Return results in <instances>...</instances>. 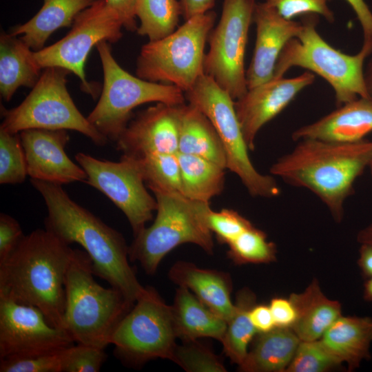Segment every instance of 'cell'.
<instances>
[{"label":"cell","instance_id":"6da1fadb","mask_svg":"<svg viewBox=\"0 0 372 372\" xmlns=\"http://www.w3.org/2000/svg\"><path fill=\"white\" fill-rule=\"evenodd\" d=\"M30 183L47 207L45 229L68 245H80L92 260L94 275L135 302L146 287L130 265L123 236L74 201L61 185L31 178Z\"/></svg>","mask_w":372,"mask_h":372},{"label":"cell","instance_id":"7a4b0ae2","mask_svg":"<svg viewBox=\"0 0 372 372\" xmlns=\"http://www.w3.org/2000/svg\"><path fill=\"white\" fill-rule=\"evenodd\" d=\"M74 251L46 229L24 236L0 262V298L35 307L63 329L65 280Z\"/></svg>","mask_w":372,"mask_h":372},{"label":"cell","instance_id":"3957f363","mask_svg":"<svg viewBox=\"0 0 372 372\" xmlns=\"http://www.w3.org/2000/svg\"><path fill=\"white\" fill-rule=\"evenodd\" d=\"M372 141L337 143L315 138L297 141L289 152L272 164L270 174L285 183L309 189L340 223L344 205L352 195L355 180L368 167Z\"/></svg>","mask_w":372,"mask_h":372},{"label":"cell","instance_id":"277c9868","mask_svg":"<svg viewBox=\"0 0 372 372\" xmlns=\"http://www.w3.org/2000/svg\"><path fill=\"white\" fill-rule=\"evenodd\" d=\"M94 276L87 254L75 249L65 280L63 329L76 344L105 349L135 302L114 287H102Z\"/></svg>","mask_w":372,"mask_h":372},{"label":"cell","instance_id":"5b68a950","mask_svg":"<svg viewBox=\"0 0 372 372\" xmlns=\"http://www.w3.org/2000/svg\"><path fill=\"white\" fill-rule=\"evenodd\" d=\"M156 216L129 247V259L138 262L145 272L154 275L164 257L184 243L198 245L213 254L212 232L206 216L209 203L191 200L178 192H154Z\"/></svg>","mask_w":372,"mask_h":372},{"label":"cell","instance_id":"8992f818","mask_svg":"<svg viewBox=\"0 0 372 372\" xmlns=\"http://www.w3.org/2000/svg\"><path fill=\"white\" fill-rule=\"evenodd\" d=\"M317 14L304 15L302 30L289 40L278 59L273 79L283 77L292 67H300L327 81L335 93L337 107L358 97H369L364 83V61L372 53V41H363L355 54L329 45L316 30Z\"/></svg>","mask_w":372,"mask_h":372},{"label":"cell","instance_id":"52a82bcc","mask_svg":"<svg viewBox=\"0 0 372 372\" xmlns=\"http://www.w3.org/2000/svg\"><path fill=\"white\" fill-rule=\"evenodd\" d=\"M103 72V85L97 104L87 116L89 121L108 140L116 141L132 118L133 110L147 103L171 105L185 103V92L171 85L154 83L133 76L116 62L110 43L96 45Z\"/></svg>","mask_w":372,"mask_h":372},{"label":"cell","instance_id":"ba28073f","mask_svg":"<svg viewBox=\"0 0 372 372\" xmlns=\"http://www.w3.org/2000/svg\"><path fill=\"white\" fill-rule=\"evenodd\" d=\"M216 18L213 10L196 15L168 36L144 44L136 60V76L189 90L204 74L205 44Z\"/></svg>","mask_w":372,"mask_h":372},{"label":"cell","instance_id":"9c48e42d","mask_svg":"<svg viewBox=\"0 0 372 372\" xmlns=\"http://www.w3.org/2000/svg\"><path fill=\"white\" fill-rule=\"evenodd\" d=\"M70 72L60 67L43 69L38 81L17 107H1L0 128L11 133L28 129L74 130L89 138L95 145L104 146L108 138L79 110L66 83Z\"/></svg>","mask_w":372,"mask_h":372},{"label":"cell","instance_id":"30bf717a","mask_svg":"<svg viewBox=\"0 0 372 372\" xmlns=\"http://www.w3.org/2000/svg\"><path fill=\"white\" fill-rule=\"evenodd\" d=\"M186 101L202 111L214 126L223 145L226 167L236 174L253 197L275 198L281 190L273 176L254 167L238 119L234 100L205 73L185 92Z\"/></svg>","mask_w":372,"mask_h":372},{"label":"cell","instance_id":"8fae6325","mask_svg":"<svg viewBox=\"0 0 372 372\" xmlns=\"http://www.w3.org/2000/svg\"><path fill=\"white\" fill-rule=\"evenodd\" d=\"M176 339L171 305L146 287L117 326L111 344L118 359L136 367L157 358L171 360Z\"/></svg>","mask_w":372,"mask_h":372},{"label":"cell","instance_id":"7c38bea8","mask_svg":"<svg viewBox=\"0 0 372 372\" xmlns=\"http://www.w3.org/2000/svg\"><path fill=\"white\" fill-rule=\"evenodd\" d=\"M123 23L106 0H96L74 19L70 31L61 39L34 52L43 70L60 67L74 73L81 80V90L95 99L99 90L87 81L85 65L93 47L102 41L116 43L123 36Z\"/></svg>","mask_w":372,"mask_h":372},{"label":"cell","instance_id":"4fadbf2b","mask_svg":"<svg viewBox=\"0 0 372 372\" xmlns=\"http://www.w3.org/2000/svg\"><path fill=\"white\" fill-rule=\"evenodd\" d=\"M255 0H223L220 21L210 32L204 73L234 100L248 90L245 54Z\"/></svg>","mask_w":372,"mask_h":372},{"label":"cell","instance_id":"5bb4252c","mask_svg":"<svg viewBox=\"0 0 372 372\" xmlns=\"http://www.w3.org/2000/svg\"><path fill=\"white\" fill-rule=\"evenodd\" d=\"M75 159L87 176L85 183L104 194L123 211L134 236L143 230L157 203L147 192L134 161L125 155L119 162L100 160L83 152L76 154Z\"/></svg>","mask_w":372,"mask_h":372},{"label":"cell","instance_id":"9a60e30c","mask_svg":"<svg viewBox=\"0 0 372 372\" xmlns=\"http://www.w3.org/2000/svg\"><path fill=\"white\" fill-rule=\"evenodd\" d=\"M74 343L38 308L0 298V360L54 354Z\"/></svg>","mask_w":372,"mask_h":372},{"label":"cell","instance_id":"2e32d148","mask_svg":"<svg viewBox=\"0 0 372 372\" xmlns=\"http://www.w3.org/2000/svg\"><path fill=\"white\" fill-rule=\"evenodd\" d=\"M315 74L306 71L293 78H276L248 89L234 101V107L249 150L255 148L260 130L279 114L296 95L315 81Z\"/></svg>","mask_w":372,"mask_h":372},{"label":"cell","instance_id":"e0dca14e","mask_svg":"<svg viewBox=\"0 0 372 372\" xmlns=\"http://www.w3.org/2000/svg\"><path fill=\"white\" fill-rule=\"evenodd\" d=\"M31 179L59 185L84 182L87 176L66 154L68 130L28 129L19 132Z\"/></svg>","mask_w":372,"mask_h":372},{"label":"cell","instance_id":"ac0fdd59","mask_svg":"<svg viewBox=\"0 0 372 372\" xmlns=\"http://www.w3.org/2000/svg\"><path fill=\"white\" fill-rule=\"evenodd\" d=\"M116 143L123 154L139 157L178 152V105L156 103L138 112Z\"/></svg>","mask_w":372,"mask_h":372},{"label":"cell","instance_id":"d6986e66","mask_svg":"<svg viewBox=\"0 0 372 372\" xmlns=\"http://www.w3.org/2000/svg\"><path fill=\"white\" fill-rule=\"evenodd\" d=\"M253 21L256 27L254 54L246 71L248 89L273 79L278 59L286 43L297 38L302 22L288 20L266 2L256 3Z\"/></svg>","mask_w":372,"mask_h":372},{"label":"cell","instance_id":"ffe728a7","mask_svg":"<svg viewBox=\"0 0 372 372\" xmlns=\"http://www.w3.org/2000/svg\"><path fill=\"white\" fill-rule=\"evenodd\" d=\"M372 132V99L358 97L338 107L318 121L303 125L291 134L298 141L315 138L337 143H354Z\"/></svg>","mask_w":372,"mask_h":372},{"label":"cell","instance_id":"44dd1931","mask_svg":"<svg viewBox=\"0 0 372 372\" xmlns=\"http://www.w3.org/2000/svg\"><path fill=\"white\" fill-rule=\"evenodd\" d=\"M168 277L178 287L188 289L216 314L227 321L234 311L232 282L225 271L203 269L186 261H177Z\"/></svg>","mask_w":372,"mask_h":372},{"label":"cell","instance_id":"7402d4cb","mask_svg":"<svg viewBox=\"0 0 372 372\" xmlns=\"http://www.w3.org/2000/svg\"><path fill=\"white\" fill-rule=\"evenodd\" d=\"M324 347L347 369H358L362 361L371 358L372 318L343 316L338 318L320 339Z\"/></svg>","mask_w":372,"mask_h":372},{"label":"cell","instance_id":"603a6c76","mask_svg":"<svg viewBox=\"0 0 372 372\" xmlns=\"http://www.w3.org/2000/svg\"><path fill=\"white\" fill-rule=\"evenodd\" d=\"M178 152L202 157L227 169L225 152L214 126L189 103L178 105Z\"/></svg>","mask_w":372,"mask_h":372},{"label":"cell","instance_id":"cb8c5ba5","mask_svg":"<svg viewBox=\"0 0 372 372\" xmlns=\"http://www.w3.org/2000/svg\"><path fill=\"white\" fill-rule=\"evenodd\" d=\"M177 338L182 341L211 338L221 342L227 321L203 304L188 289L178 287L171 305Z\"/></svg>","mask_w":372,"mask_h":372},{"label":"cell","instance_id":"d4e9b609","mask_svg":"<svg viewBox=\"0 0 372 372\" xmlns=\"http://www.w3.org/2000/svg\"><path fill=\"white\" fill-rule=\"evenodd\" d=\"M42 69L33 51L20 37L2 32L0 37V93L9 101L21 87L32 88Z\"/></svg>","mask_w":372,"mask_h":372},{"label":"cell","instance_id":"484cf974","mask_svg":"<svg viewBox=\"0 0 372 372\" xmlns=\"http://www.w3.org/2000/svg\"><path fill=\"white\" fill-rule=\"evenodd\" d=\"M289 298L298 314L291 329L300 341L320 339L342 316L340 302L327 297L317 280H313L303 292L292 293Z\"/></svg>","mask_w":372,"mask_h":372},{"label":"cell","instance_id":"4316f807","mask_svg":"<svg viewBox=\"0 0 372 372\" xmlns=\"http://www.w3.org/2000/svg\"><path fill=\"white\" fill-rule=\"evenodd\" d=\"M96 1L43 0L42 7L34 17L12 28L9 33L19 36L33 51H39L53 32L70 27L76 17Z\"/></svg>","mask_w":372,"mask_h":372},{"label":"cell","instance_id":"83f0119b","mask_svg":"<svg viewBox=\"0 0 372 372\" xmlns=\"http://www.w3.org/2000/svg\"><path fill=\"white\" fill-rule=\"evenodd\" d=\"M300 342L290 328L276 327L258 333L238 369L244 372H285Z\"/></svg>","mask_w":372,"mask_h":372},{"label":"cell","instance_id":"f1b7e54d","mask_svg":"<svg viewBox=\"0 0 372 372\" xmlns=\"http://www.w3.org/2000/svg\"><path fill=\"white\" fill-rule=\"evenodd\" d=\"M177 156L181 194L193 200L209 203L223 192L225 168L198 156L178 152Z\"/></svg>","mask_w":372,"mask_h":372},{"label":"cell","instance_id":"f546056e","mask_svg":"<svg viewBox=\"0 0 372 372\" xmlns=\"http://www.w3.org/2000/svg\"><path fill=\"white\" fill-rule=\"evenodd\" d=\"M256 302V296L249 288L238 291L234 313L227 321L226 330L220 342L226 356L238 366L244 362L249 344L258 333L249 318V311Z\"/></svg>","mask_w":372,"mask_h":372},{"label":"cell","instance_id":"4dcf8cb0","mask_svg":"<svg viewBox=\"0 0 372 372\" xmlns=\"http://www.w3.org/2000/svg\"><path fill=\"white\" fill-rule=\"evenodd\" d=\"M135 14L140 21L138 34L154 41L176 30L183 8L178 0H138Z\"/></svg>","mask_w":372,"mask_h":372},{"label":"cell","instance_id":"1f68e13d","mask_svg":"<svg viewBox=\"0 0 372 372\" xmlns=\"http://www.w3.org/2000/svg\"><path fill=\"white\" fill-rule=\"evenodd\" d=\"M128 157L134 161L145 185L152 192L180 193V169L177 154Z\"/></svg>","mask_w":372,"mask_h":372},{"label":"cell","instance_id":"d6a6232c","mask_svg":"<svg viewBox=\"0 0 372 372\" xmlns=\"http://www.w3.org/2000/svg\"><path fill=\"white\" fill-rule=\"evenodd\" d=\"M227 254L237 265L269 263L276 258V247L254 225L229 242Z\"/></svg>","mask_w":372,"mask_h":372},{"label":"cell","instance_id":"836d02e7","mask_svg":"<svg viewBox=\"0 0 372 372\" xmlns=\"http://www.w3.org/2000/svg\"><path fill=\"white\" fill-rule=\"evenodd\" d=\"M27 176L26 159L19 133L0 128V183H21Z\"/></svg>","mask_w":372,"mask_h":372},{"label":"cell","instance_id":"e575fe53","mask_svg":"<svg viewBox=\"0 0 372 372\" xmlns=\"http://www.w3.org/2000/svg\"><path fill=\"white\" fill-rule=\"evenodd\" d=\"M172 361L187 372H226L218 355L197 340L176 344Z\"/></svg>","mask_w":372,"mask_h":372},{"label":"cell","instance_id":"d590c367","mask_svg":"<svg viewBox=\"0 0 372 372\" xmlns=\"http://www.w3.org/2000/svg\"><path fill=\"white\" fill-rule=\"evenodd\" d=\"M341 364L320 339L300 341L285 372H324Z\"/></svg>","mask_w":372,"mask_h":372},{"label":"cell","instance_id":"8d00e7d4","mask_svg":"<svg viewBox=\"0 0 372 372\" xmlns=\"http://www.w3.org/2000/svg\"><path fill=\"white\" fill-rule=\"evenodd\" d=\"M107 358L104 349L73 344L61 351V372H98Z\"/></svg>","mask_w":372,"mask_h":372},{"label":"cell","instance_id":"74e56055","mask_svg":"<svg viewBox=\"0 0 372 372\" xmlns=\"http://www.w3.org/2000/svg\"><path fill=\"white\" fill-rule=\"evenodd\" d=\"M206 220L208 227L216 235L217 240L227 245L253 226L249 220L237 211L229 209L215 211L209 207Z\"/></svg>","mask_w":372,"mask_h":372},{"label":"cell","instance_id":"f35d334b","mask_svg":"<svg viewBox=\"0 0 372 372\" xmlns=\"http://www.w3.org/2000/svg\"><path fill=\"white\" fill-rule=\"evenodd\" d=\"M331 0H266V3L275 8L278 12L288 20L298 16L319 14L327 21L335 20L333 11L328 2Z\"/></svg>","mask_w":372,"mask_h":372},{"label":"cell","instance_id":"ab89813d","mask_svg":"<svg viewBox=\"0 0 372 372\" xmlns=\"http://www.w3.org/2000/svg\"><path fill=\"white\" fill-rule=\"evenodd\" d=\"M0 372H61V351L35 357L0 360Z\"/></svg>","mask_w":372,"mask_h":372},{"label":"cell","instance_id":"60d3db41","mask_svg":"<svg viewBox=\"0 0 372 372\" xmlns=\"http://www.w3.org/2000/svg\"><path fill=\"white\" fill-rule=\"evenodd\" d=\"M24 235L19 222L11 216L0 214V262L16 249Z\"/></svg>","mask_w":372,"mask_h":372},{"label":"cell","instance_id":"b9f144b4","mask_svg":"<svg viewBox=\"0 0 372 372\" xmlns=\"http://www.w3.org/2000/svg\"><path fill=\"white\" fill-rule=\"evenodd\" d=\"M269 306L276 327L292 328L296 321L298 314L296 308L290 298H273Z\"/></svg>","mask_w":372,"mask_h":372},{"label":"cell","instance_id":"7bdbcfd3","mask_svg":"<svg viewBox=\"0 0 372 372\" xmlns=\"http://www.w3.org/2000/svg\"><path fill=\"white\" fill-rule=\"evenodd\" d=\"M138 0H106L108 6L120 17L123 28L134 32L137 30L136 21V6Z\"/></svg>","mask_w":372,"mask_h":372},{"label":"cell","instance_id":"ee69618b","mask_svg":"<svg viewBox=\"0 0 372 372\" xmlns=\"http://www.w3.org/2000/svg\"><path fill=\"white\" fill-rule=\"evenodd\" d=\"M249 318L258 333H266L276 327L269 305L256 304L249 311Z\"/></svg>","mask_w":372,"mask_h":372},{"label":"cell","instance_id":"f6af8a7d","mask_svg":"<svg viewBox=\"0 0 372 372\" xmlns=\"http://www.w3.org/2000/svg\"><path fill=\"white\" fill-rule=\"evenodd\" d=\"M354 11L363 32L364 41H372V12L364 0H345Z\"/></svg>","mask_w":372,"mask_h":372},{"label":"cell","instance_id":"bcb514c9","mask_svg":"<svg viewBox=\"0 0 372 372\" xmlns=\"http://www.w3.org/2000/svg\"><path fill=\"white\" fill-rule=\"evenodd\" d=\"M216 0H180L185 20L211 10Z\"/></svg>","mask_w":372,"mask_h":372},{"label":"cell","instance_id":"7dc6e473","mask_svg":"<svg viewBox=\"0 0 372 372\" xmlns=\"http://www.w3.org/2000/svg\"><path fill=\"white\" fill-rule=\"evenodd\" d=\"M358 265L362 275L369 278L372 276V245L360 244Z\"/></svg>","mask_w":372,"mask_h":372},{"label":"cell","instance_id":"c3c4849f","mask_svg":"<svg viewBox=\"0 0 372 372\" xmlns=\"http://www.w3.org/2000/svg\"><path fill=\"white\" fill-rule=\"evenodd\" d=\"M364 79L368 96L372 99V56L364 68Z\"/></svg>","mask_w":372,"mask_h":372},{"label":"cell","instance_id":"681fc988","mask_svg":"<svg viewBox=\"0 0 372 372\" xmlns=\"http://www.w3.org/2000/svg\"><path fill=\"white\" fill-rule=\"evenodd\" d=\"M357 240L360 244L365 243L372 245V223L358 232Z\"/></svg>","mask_w":372,"mask_h":372},{"label":"cell","instance_id":"f907efd6","mask_svg":"<svg viewBox=\"0 0 372 372\" xmlns=\"http://www.w3.org/2000/svg\"><path fill=\"white\" fill-rule=\"evenodd\" d=\"M363 298L366 301L372 302V276L367 278L364 285Z\"/></svg>","mask_w":372,"mask_h":372},{"label":"cell","instance_id":"816d5d0a","mask_svg":"<svg viewBox=\"0 0 372 372\" xmlns=\"http://www.w3.org/2000/svg\"><path fill=\"white\" fill-rule=\"evenodd\" d=\"M368 167H369V168H370L371 174V177H372V154L371 156Z\"/></svg>","mask_w":372,"mask_h":372}]
</instances>
